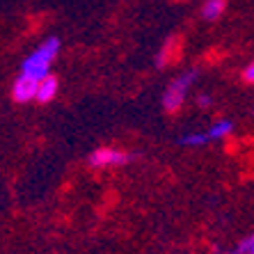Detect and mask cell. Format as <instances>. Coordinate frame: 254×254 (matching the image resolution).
Masks as SVG:
<instances>
[{
	"label": "cell",
	"instance_id": "6da1fadb",
	"mask_svg": "<svg viewBox=\"0 0 254 254\" xmlns=\"http://www.w3.org/2000/svg\"><path fill=\"white\" fill-rule=\"evenodd\" d=\"M60 48H62V42H60L58 37H46V39L23 60L21 73L35 78V80L44 78L46 73H51V64H53L55 58L60 55Z\"/></svg>",
	"mask_w": 254,
	"mask_h": 254
},
{
	"label": "cell",
	"instance_id": "7a4b0ae2",
	"mask_svg": "<svg viewBox=\"0 0 254 254\" xmlns=\"http://www.w3.org/2000/svg\"><path fill=\"white\" fill-rule=\"evenodd\" d=\"M197 76H199L197 69H190V71H186V73H181V76H177L167 85L165 94H163V108H165L167 113H179V110H181L188 92L192 89V85L197 83Z\"/></svg>",
	"mask_w": 254,
	"mask_h": 254
},
{
	"label": "cell",
	"instance_id": "3957f363",
	"mask_svg": "<svg viewBox=\"0 0 254 254\" xmlns=\"http://www.w3.org/2000/svg\"><path fill=\"white\" fill-rule=\"evenodd\" d=\"M130 158H135L128 151H122V149H113V147H101L96 149L94 154H89V165L94 170H103V167H119L126 165Z\"/></svg>",
	"mask_w": 254,
	"mask_h": 254
},
{
	"label": "cell",
	"instance_id": "277c9868",
	"mask_svg": "<svg viewBox=\"0 0 254 254\" xmlns=\"http://www.w3.org/2000/svg\"><path fill=\"white\" fill-rule=\"evenodd\" d=\"M35 94H37V80L25 76V73H18V78L12 85L14 101L16 103H30V101H35Z\"/></svg>",
	"mask_w": 254,
	"mask_h": 254
},
{
	"label": "cell",
	"instance_id": "5b68a950",
	"mask_svg": "<svg viewBox=\"0 0 254 254\" xmlns=\"http://www.w3.org/2000/svg\"><path fill=\"white\" fill-rule=\"evenodd\" d=\"M58 89H60L58 76H53V73H46L44 78H39V80H37L35 101H39V103H51V101L58 96Z\"/></svg>",
	"mask_w": 254,
	"mask_h": 254
},
{
	"label": "cell",
	"instance_id": "8992f818",
	"mask_svg": "<svg viewBox=\"0 0 254 254\" xmlns=\"http://www.w3.org/2000/svg\"><path fill=\"white\" fill-rule=\"evenodd\" d=\"M231 130H234V122L231 119H218V122L211 124V128H206V135L211 142H215V140H225Z\"/></svg>",
	"mask_w": 254,
	"mask_h": 254
},
{
	"label": "cell",
	"instance_id": "52a82bcc",
	"mask_svg": "<svg viewBox=\"0 0 254 254\" xmlns=\"http://www.w3.org/2000/svg\"><path fill=\"white\" fill-rule=\"evenodd\" d=\"M225 7H227V0H206L204 7H201V16L206 21H215V18L222 16Z\"/></svg>",
	"mask_w": 254,
	"mask_h": 254
},
{
	"label": "cell",
	"instance_id": "ba28073f",
	"mask_svg": "<svg viewBox=\"0 0 254 254\" xmlns=\"http://www.w3.org/2000/svg\"><path fill=\"white\" fill-rule=\"evenodd\" d=\"M179 142L184 144V147H204V144H208V135L206 130H192V133H186V135L179 137Z\"/></svg>",
	"mask_w": 254,
	"mask_h": 254
},
{
	"label": "cell",
	"instance_id": "9c48e42d",
	"mask_svg": "<svg viewBox=\"0 0 254 254\" xmlns=\"http://www.w3.org/2000/svg\"><path fill=\"white\" fill-rule=\"evenodd\" d=\"M231 254H254V234L248 238H243L241 245H236V250Z\"/></svg>",
	"mask_w": 254,
	"mask_h": 254
},
{
	"label": "cell",
	"instance_id": "30bf717a",
	"mask_svg": "<svg viewBox=\"0 0 254 254\" xmlns=\"http://www.w3.org/2000/svg\"><path fill=\"white\" fill-rule=\"evenodd\" d=\"M243 80L250 85H254V62H250L248 66H245V71H243Z\"/></svg>",
	"mask_w": 254,
	"mask_h": 254
},
{
	"label": "cell",
	"instance_id": "8fae6325",
	"mask_svg": "<svg viewBox=\"0 0 254 254\" xmlns=\"http://www.w3.org/2000/svg\"><path fill=\"white\" fill-rule=\"evenodd\" d=\"M197 106H201V108H211L213 106V99L208 94H199L197 96Z\"/></svg>",
	"mask_w": 254,
	"mask_h": 254
}]
</instances>
